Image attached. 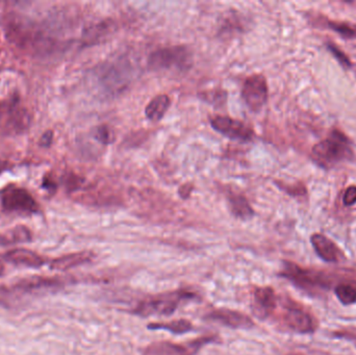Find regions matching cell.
<instances>
[{
    "label": "cell",
    "mask_w": 356,
    "mask_h": 355,
    "mask_svg": "<svg viewBox=\"0 0 356 355\" xmlns=\"http://www.w3.org/2000/svg\"><path fill=\"white\" fill-rule=\"evenodd\" d=\"M2 28L6 39L22 49L33 52H47L54 47V41L48 38L31 19L15 13L2 17Z\"/></svg>",
    "instance_id": "cell-1"
},
{
    "label": "cell",
    "mask_w": 356,
    "mask_h": 355,
    "mask_svg": "<svg viewBox=\"0 0 356 355\" xmlns=\"http://www.w3.org/2000/svg\"><path fill=\"white\" fill-rule=\"evenodd\" d=\"M312 156L316 164L330 169L353 160L355 154L349 138L342 131L334 129L326 139L314 146Z\"/></svg>",
    "instance_id": "cell-2"
},
{
    "label": "cell",
    "mask_w": 356,
    "mask_h": 355,
    "mask_svg": "<svg viewBox=\"0 0 356 355\" xmlns=\"http://www.w3.org/2000/svg\"><path fill=\"white\" fill-rule=\"evenodd\" d=\"M31 115L21 101L18 94L0 101V131L3 135L15 137L29 131Z\"/></svg>",
    "instance_id": "cell-3"
},
{
    "label": "cell",
    "mask_w": 356,
    "mask_h": 355,
    "mask_svg": "<svg viewBox=\"0 0 356 355\" xmlns=\"http://www.w3.org/2000/svg\"><path fill=\"white\" fill-rule=\"evenodd\" d=\"M196 295L194 293L184 291V290L168 292L154 297L146 298L138 304L133 313L141 317L159 316V315L169 316L177 310L181 302L194 299Z\"/></svg>",
    "instance_id": "cell-4"
},
{
    "label": "cell",
    "mask_w": 356,
    "mask_h": 355,
    "mask_svg": "<svg viewBox=\"0 0 356 355\" xmlns=\"http://www.w3.org/2000/svg\"><path fill=\"white\" fill-rule=\"evenodd\" d=\"M147 64L154 71L186 72L192 67L193 56L184 46H170L152 52Z\"/></svg>",
    "instance_id": "cell-5"
},
{
    "label": "cell",
    "mask_w": 356,
    "mask_h": 355,
    "mask_svg": "<svg viewBox=\"0 0 356 355\" xmlns=\"http://www.w3.org/2000/svg\"><path fill=\"white\" fill-rule=\"evenodd\" d=\"M0 204L6 212L33 215L40 210L37 200L24 188L10 183L0 190Z\"/></svg>",
    "instance_id": "cell-6"
},
{
    "label": "cell",
    "mask_w": 356,
    "mask_h": 355,
    "mask_svg": "<svg viewBox=\"0 0 356 355\" xmlns=\"http://www.w3.org/2000/svg\"><path fill=\"white\" fill-rule=\"evenodd\" d=\"M282 277L290 281L299 289L312 293L314 290L327 289L328 281L321 273L305 270L293 263L286 262L282 273Z\"/></svg>",
    "instance_id": "cell-7"
},
{
    "label": "cell",
    "mask_w": 356,
    "mask_h": 355,
    "mask_svg": "<svg viewBox=\"0 0 356 355\" xmlns=\"http://www.w3.org/2000/svg\"><path fill=\"white\" fill-rule=\"evenodd\" d=\"M269 90L263 74H252L247 77L243 85L242 97L252 112L261 110L268 100Z\"/></svg>",
    "instance_id": "cell-8"
},
{
    "label": "cell",
    "mask_w": 356,
    "mask_h": 355,
    "mask_svg": "<svg viewBox=\"0 0 356 355\" xmlns=\"http://www.w3.org/2000/svg\"><path fill=\"white\" fill-rule=\"evenodd\" d=\"M213 341V337H201L184 344L158 342L150 344L144 352V355H195L203 346Z\"/></svg>",
    "instance_id": "cell-9"
},
{
    "label": "cell",
    "mask_w": 356,
    "mask_h": 355,
    "mask_svg": "<svg viewBox=\"0 0 356 355\" xmlns=\"http://www.w3.org/2000/svg\"><path fill=\"white\" fill-rule=\"evenodd\" d=\"M209 123L216 131L234 141L249 142L254 137V131L251 127L230 117L211 116Z\"/></svg>",
    "instance_id": "cell-10"
},
{
    "label": "cell",
    "mask_w": 356,
    "mask_h": 355,
    "mask_svg": "<svg viewBox=\"0 0 356 355\" xmlns=\"http://www.w3.org/2000/svg\"><path fill=\"white\" fill-rule=\"evenodd\" d=\"M284 323L289 329L299 333H312L315 331L316 323L309 313L300 308L290 306L284 312Z\"/></svg>",
    "instance_id": "cell-11"
},
{
    "label": "cell",
    "mask_w": 356,
    "mask_h": 355,
    "mask_svg": "<svg viewBox=\"0 0 356 355\" xmlns=\"http://www.w3.org/2000/svg\"><path fill=\"white\" fill-rule=\"evenodd\" d=\"M209 320L221 323L225 327L236 329H249L254 327V323L250 317L236 311L228 310V308H219L213 311L207 316Z\"/></svg>",
    "instance_id": "cell-12"
},
{
    "label": "cell",
    "mask_w": 356,
    "mask_h": 355,
    "mask_svg": "<svg viewBox=\"0 0 356 355\" xmlns=\"http://www.w3.org/2000/svg\"><path fill=\"white\" fill-rule=\"evenodd\" d=\"M277 304L275 292L272 288H257L253 292V308L259 318L269 317L275 310Z\"/></svg>",
    "instance_id": "cell-13"
},
{
    "label": "cell",
    "mask_w": 356,
    "mask_h": 355,
    "mask_svg": "<svg viewBox=\"0 0 356 355\" xmlns=\"http://www.w3.org/2000/svg\"><path fill=\"white\" fill-rule=\"evenodd\" d=\"M312 245L318 256L327 263L338 262L341 251L336 244L321 233H315L311 238Z\"/></svg>",
    "instance_id": "cell-14"
},
{
    "label": "cell",
    "mask_w": 356,
    "mask_h": 355,
    "mask_svg": "<svg viewBox=\"0 0 356 355\" xmlns=\"http://www.w3.org/2000/svg\"><path fill=\"white\" fill-rule=\"evenodd\" d=\"M6 260L13 264L29 268H39L45 264V258L29 249H13L6 252Z\"/></svg>",
    "instance_id": "cell-15"
},
{
    "label": "cell",
    "mask_w": 356,
    "mask_h": 355,
    "mask_svg": "<svg viewBox=\"0 0 356 355\" xmlns=\"http://www.w3.org/2000/svg\"><path fill=\"white\" fill-rule=\"evenodd\" d=\"M92 258H93V254L91 252H79V254L60 256V258L52 261L50 267L54 270L66 271L81 266V265L87 264V263L91 262Z\"/></svg>",
    "instance_id": "cell-16"
},
{
    "label": "cell",
    "mask_w": 356,
    "mask_h": 355,
    "mask_svg": "<svg viewBox=\"0 0 356 355\" xmlns=\"http://www.w3.org/2000/svg\"><path fill=\"white\" fill-rule=\"evenodd\" d=\"M171 99L166 94L156 96L145 108V115L150 121L158 122L162 120L170 108Z\"/></svg>",
    "instance_id": "cell-17"
},
{
    "label": "cell",
    "mask_w": 356,
    "mask_h": 355,
    "mask_svg": "<svg viewBox=\"0 0 356 355\" xmlns=\"http://www.w3.org/2000/svg\"><path fill=\"white\" fill-rule=\"evenodd\" d=\"M230 212L236 218L241 220H249L254 215V210L251 208L250 204L245 196L241 194H232L228 196Z\"/></svg>",
    "instance_id": "cell-18"
},
{
    "label": "cell",
    "mask_w": 356,
    "mask_h": 355,
    "mask_svg": "<svg viewBox=\"0 0 356 355\" xmlns=\"http://www.w3.org/2000/svg\"><path fill=\"white\" fill-rule=\"evenodd\" d=\"M121 74H127V73L123 72L122 68L119 69V66L116 65L104 67L99 73L100 83H102L106 89H110L111 83H115V89L120 91L122 89V85H127V77L121 76Z\"/></svg>",
    "instance_id": "cell-19"
},
{
    "label": "cell",
    "mask_w": 356,
    "mask_h": 355,
    "mask_svg": "<svg viewBox=\"0 0 356 355\" xmlns=\"http://www.w3.org/2000/svg\"><path fill=\"white\" fill-rule=\"evenodd\" d=\"M147 327L150 331H161L162 329V331H170L175 335L190 333L193 329L192 323L190 321L184 320V319L167 323H152Z\"/></svg>",
    "instance_id": "cell-20"
},
{
    "label": "cell",
    "mask_w": 356,
    "mask_h": 355,
    "mask_svg": "<svg viewBox=\"0 0 356 355\" xmlns=\"http://www.w3.org/2000/svg\"><path fill=\"white\" fill-rule=\"evenodd\" d=\"M112 27V23H108V21H104V22L94 25V26L88 27L85 33H83V42H85L87 45L95 44L96 42L100 41L102 38H104V35L111 33Z\"/></svg>",
    "instance_id": "cell-21"
},
{
    "label": "cell",
    "mask_w": 356,
    "mask_h": 355,
    "mask_svg": "<svg viewBox=\"0 0 356 355\" xmlns=\"http://www.w3.org/2000/svg\"><path fill=\"white\" fill-rule=\"evenodd\" d=\"M324 25L327 28L336 31L345 39H356V25L353 23L326 20Z\"/></svg>",
    "instance_id": "cell-22"
},
{
    "label": "cell",
    "mask_w": 356,
    "mask_h": 355,
    "mask_svg": "<svg viewBox=\"0 0 356 355\" xmlns=\"http://www.w3.org/2000/svg\"><path fill=\"white\" fill-rule=\"evenodd\" d=\"M199 98L216 108L224 106L227 100V92L224 90L216 89L211 91L200 92L198 94Z\"/></svg>",
    "instance_id": "cell-23"
},
{
    "label": "cell",
    "mask_w": 356,
    "mask_h": 355,
    "mask_svg": "<svg viewBox=\"0 0 356 355\" xmlns=\"http://www.w3.org/2000/svg\"><path fill=\"white\" fill-rule=\"evenodd\" d=\"M334 293L344 306H350L356 302V289L349 283H341L337 286Z\"/></svg>",
    "instance_id": "cell-24"
},
{
    "label": "cell",
    "mask_w": 356,
    "mask_h": 355,
    "mask_svg": "<svg viewBox=\"0 0 356 355\" xmlns=\"http://www.w3.org/2000/svg\"><path fill=\"white\" fill-rule=\"evenodd\" d=\"M94 138L99 143L104 144V145H108V144L114 143L115 133L108 125L102 124L96 129Z\"/></svg>",
    "instance_id": "cell-25"
},
{
    "label": "cell",
    "mask_w": 356,
    "mask_h": 355,
    "mask_svg": "<svg viewBox=\"0 0 356 355\" xmlns=\"http://www.w3.org/2000/svg\"><path fill=\"white\" fill-rule=\"evenodd\" d=\"M327 49L330 50V53H332V56L337 58V60H338V62L340 63V64L342 65L344 68L349 69L351 66H353V64H351L350 62V58L346 56V53H345L342 49L337 47L334 44L328 43Z\"/></svg>",
    "instance_id": "cell-26"
},
{
    "label": "cell",
    "mask_w": 356,
    "mask_h": 355,
    "mask_svg": "<svg viewBox=\"0 0 356 355\" xmlns=\"http://www.w3.org/2000/svg\"><path fill=\"white\" fill-rule=\"evenodd\" d=\"M343 202L345 206H351L356 204V185H350L345 192Z\"/></svg>",
    "instance_id": "cell-27"
},
{
    "label": "cell",
    "mask_w": 356,
    "mask_h": 355,
    "mask_svg": "<svg viewBox=\"0 0 356 355\" xmlns=\"http://www.w3.org/2000/svg\"><path fill=\"white\" fill-rule=\"evenodd\" d=\"M277 185H280L282 190H284L286 193L292 196H300L305 194V188L301 185H297V187H288V185H282L277 183Z\"/></svg>",
    "instance_id": "cell-28"
},
{
    "label": "cell",
    "mask_w": 356,
    "mask_h": 355,
    "mask_svg": "<svg viewBox=\"0 0 356 355\" xmlns=\"http://www.w3.org/2000/svg\"><path fill=\"white\" fill-rule=\"evenodd\" d=\"M52 141H54V131H47L46 133H43L41 139H40V145L42 147L48 148L52 144Z\"/></svg>",
    "instance_id": "cell-29"
},
{
    "label": "cell",
    "mask_w": 356,
    "mask_h": 355,
    "mask_svg": "<svg viewBox=\"0 0 356 355\" xmlns=\"http://www.w3.org/2000/svg\"><path fill=\"white\" fill-rule=\"evenodd\" d=\"M56 183L51 179L50 176H45L43 179V185H42V188L43 189L47 190L48 192H54L56 190Z\"/></svg>",
    "instance_id": "cell-30"
},
{
    "label": "cell",
    "mask_w": 356,
    "mask_h": 355,
    "mask_svg": "<svg viewBox=\"0 0 356 355\" xmlns=\"http://www.w3.org/2000/svg\"><path fill=\"white\" fill-rule=\"evenodd\" d=\"M193 189H194V185H193L192 183H186V185H181V187L179 188L178 193H179L180 197L186 199V198L190 197Z\"/></svg>",
    "instance_id": "cell-31"
},
{
    "label": "cell",
    "mask_w": 356,
    "mask_h": 355,
    "mask_svg": "<svg viewBox=\"0 0 356 355\" xmlns=\"http://www.w3.org/2000/svg\"><path fill=\"white\" fill-rule=\"evenodd\" d=\"M8 169V163L0 160V174Z\"/></svg>",
    "instance_id": "cell-32"
},
{
    "label": "cell",
    "mask_w": 356,
    "mask_h": 355,
    "mask_svg": "<svg viewBox=\"0 0 356 355\" xmlns=\"http://www.w3.org/2000/svg\"><path fill=\"white\" fill-rule=\"evenodd\" d=\"M4 272V267L3 265L0 263V276H1L2 274H3Z\"/></svg>",
    "instance_id": "cell-33"
},
{
    "label": "cell",
    "mask_w": 356,
    "mask_h": 355,
    "mask_svg": "<svg viewBox=\"0 0 356 355\" xmlns=\"http://www.w3.org/2000/svg\"><path fill=\"white\" fill-rule=\"evenodd\" d=\"M292 355H300V354H292Z\"/></svg>",
    "instance_id": "cell-34"
}]
</instances>
